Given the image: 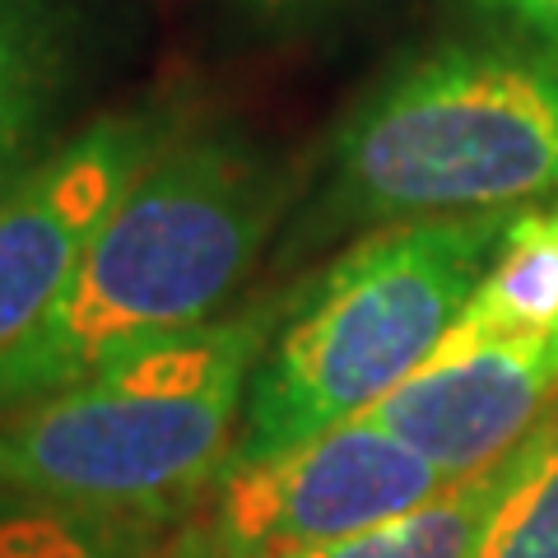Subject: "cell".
Segmentation results:
<instances>
[{"mask_svg":"<svg viewBox=\"0 0 558 558\" xmlns=\"http://www.w3.org/2000/svg\"><path fill=\"white\" fill-rule=\"evenodd\" d=\"M284 196V168L238 131H178L108 215L47 317L0 359V410L223 317Z\"/></svg>","mask_w":558,"mask_h":558,"instance_id":"6da1fadb","label":"cell"},{"mask_svg":"<svg viewBox=\"0 0 558 558\" xmlns=\"http://www.w3.org/2000/svg\"><path fill=\"white\" fill-rule=\"evenodd\" d=\"M284 307L289 293L247 303L0 410V488L89 512L182 521L233 461L252 373Z\"/></svg>","mask_w":558,"mask_h":558,"instance_id":"7a4b0ae2","label":"cell"},{"mask_svg":"<svg viewBox=\"0 0 558 558\" xmlns=\"http://www.w3.org/2000/svg\"><path fill=\"white\" fill-rule=\"evenodd\" d=\"M558 191V47L442 43L396 65L330 140L322 229L521 209Z\"/></svg>","mask_w":558,"mask_h":558,"instance_id":"3957f363","label":"cell"},{"mask_svg":"<svg viewBox=\"0 0 558 558\" xmlns=\"http://www.w3.org/2000/svg\"><path fill=\"white\" fill-rule=\"evenodd\" d=\"M517 215L480 209L387 223L303 293H289L252 373L233 461L322 438L391 396L457 326Z\"/></svg>","mask_w":558,"mask_h":558,"instance_id":"277c9868","label":"cell"},{"mask_svg":"<svg viewBox=\"0 0 558 558\" xmlns=\"http://www.w3.org/2000/svg\"><path fill=\"white\" fill-rule=\"evenodd\" d=\"M451 484L373 414L284 447L229 461L172 526V558H303L418 508Z\"/></svg>","mask_w":558,"mask_h":558,"instance_id":"5b68a950","label":"cell"},{"mask_svg":"<svg viewBox=\"0 0 558 558\" xmlns=\"http://www.w3.org/2000/svg\"><path fill=\"white\" fill-rule=\"evenodd\" d=\"M178 131V112L163 108L108 112L0 196V359L47 317L108 215Z\"/></svg>","mask_w":558,"mask_h":558,"instance_id":"8992f818","label":"cell"},{"mask_svg":"<svg viewBox=\"0 0 558 558\" xmlns=\"http://www.w3.org/2000/svg\"><path fill=\"white\" fill-rule=\"evenodd\" d=\"M554 396L558 330L554 336L447 330L442 344L368 414L447 480H461L512 451L554 410Z\"/></svg>","mask_w":558,"mask_h":558,"instance_id":"52a82bcc","label":"cell"},{"mask_svg":"<svg viewBox=\"0 0 558 558\" xmlns=\"http://www.w3.org/2000/svg\"><path fill=\"white\" fill-rule=\"evenodd\" d=\"M70 47L47 0H0V196L61 145Z\"/></svg>","mask_w":558,"mask_h":558,"instance_id":"ba28073f","label":"cell"},{"mask_svg":"<svg viewBox=\"0 0 558 558\" xmlns=\"http://www.w3.org/2000/svg\"><path fill=\"white\" fill-rule=\"evenodd\" d=\"M531 433L512 451H502L498 461L442 484L418 508L400 512L391 521H377V526L354 531L344 539H330V545L312 549L303 558H470L480 549L488 521L498 517L502 498L512 494V484L531 461Z\"/></svg>","mask_w":558,"mask_h":558,"instance_id":"9c48e42d","label":"cell"},{"mask_svg":"<svg viewBox=\"0 0 558 558\" xmlns=\"http://www.w3.org/2000/svg\"><path fill=\"white\" fill-rule=\"evenodd\" d=\"M451 330L465 336H554L558 330V209H521L494 266Z\"/></svg>","mask_w":558,"mask_h":558,"instance_id":"30bf717a","label":"cell"},{"mask_svg":"<svg viewBox=\"0 0 558 558\" xmlns=\"http://www.w3.org/2000/svg\"><path fill=\"white\" fill-rule=\"evenodd\" d=\"M172 526L0 488V558H172Z\"/></svg>","mask_w":558,"mask_h":558,"instance_id":"8fae6325","label":"cell"},{"mask_svg":"<svg viewBox=\"0 0 558 558\" xmlns=\"http://www.w3.org/2000/svg\"><path fill=\"white\" fill-rule=\"evenodd\" d=\"M470 558H558V405L531 433V461Z\"/></svg>","mask_w":558,"mask_h":558,"instance_id":"7c38bea8","label":"cell"},{"mask_svg":"<svg viewBox=\"0 0 558 558\" xmlns=\"http://www.w3.org/2000/svg\"><path fill=\"white\" fill-rule=\"evenodd\" d=\"M484 24H494L508 38L554 43L558 47V0H465Z\"/></svg>","mask_w":558,"mask_h":558,"instance_id":"4fadbf2b","label":"cell"},{"mask_svg":"<svg viewBox=\"0 0 558 558\" xmlns=\"http://www.w3.org/2000/svg\"><path fill=\"white\" fill-rule=\"evenodd\" d=\"M233 5L238 14H247L256 24H270V28H293V24H317L322 14H330L340 0H223Z\"/></svg>","mask_w":558,"mask_h":558,"instance_id":"5bb4252c","label":"cell"}]
</instances>
